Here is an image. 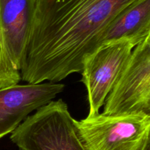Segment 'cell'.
I'll return each instance as SVG.
<instances>
[{"label":"cell","mask_w":150,"mask_h":150,"mask_svg":"<svg viewBox=\"0 0 150 150\" xmlns=\"http://www.w3.org/2000/svg\"><path fill=\"white\" fill-rule=\"evenodd\" d=\"M137 0H37L20 73L29 84L81 73L110 24Z\"/></svg>","instance_id":"obj_1"},{"label":"cell","mask_w":150,"mask_h":150,"mask_svg":"<svg viewBox=\"0 0 150 150\" xmlns=\"http://www.w3.org/2000/svg\"><path fill=\"white\" fill-rule=\"evenodd\" d=\"M19 150H86L68 105L52 100L29 116L11 134Z\"/></svg>","instance_id":"obj_2"},{"label":"cell","mask_w":150,"mask_h":150,"mask_svg":"<svg viewBox=\"0 0 150 150\" xmlns=\"http://www.w3.org/2000/svg\"><path fill=\"white\" fill-rule=\"evenodd\" d=\"M86 150H142L150 134V115L99 113L76 120Z\"/></svg>","instance_id":"obj_3"},{"label":"cell","mask_w":150,"mask_h":150,"mask_svg":"<svg viewBox=\"0 0 150 150\" xmlns=\"http://www.w3.org/2000/svg\"><path fill=\"white\" fill-rule=\"evenodd\" d=\"M134 47L127 40H117L101 44L85 56L81 71V81L87 91L88 116L100 113Z\"/></svg>","instance_id":"obj_4"},{"label":"cell","mask_w":150,"mask_h":150,"mask_svg":"<svg viewBox=\"0 0 150 150\" xmlns=\"http://www.w3.org/2000/svg\"><path fill=\"white\" fill-rule=\"evenodd\" d=\"M149 95L150 46L142 42L133 49L125 67L104 103L103 113L143 112Z\"/></svg>","instance_id":"obj_5"},{"label":"cell","mask_w":150,"mask_h":150,"mask_svg":"<svg viewBox=\"0 0 150 150\" xmlns=\"http://www.w3.org/2000/svg\"><path fill=\"white\" fill-rule=\"evenodd\" d=\"M64 85L43 82L0 89V139L11 134L31 113L54 100Z\"/></svg>","instance_id":"obj_6"},{"label":"cell","mask_w":150,"mask_h":150,"mask_svg":"<svg viewBox=\"0 0 150 150\" xmlns=\"http://www.w3.org/2000/svg\"><path fill=\"white\" fill-rule=\"evenodd\" d=\"M37 0H0V27L6 53L20 71Z\"/></svg>","instance_id":"obj_7"},{"label":"cell","mask_w":150,"mask_h":150,"mask_svg":"<svg viewBox=\"0 0 150 150\" xmlns=\"http://www.w3.org/2000/svg\"><path fill=\"white\" fill-rule=\"evenodd\" d=\"M150 33V0H137L125 8L103 34L99 46L125 39L136 46Z\"/></svg>","instance_id":"obj_8"},{"label":"cell","mask_w":150,"mask_h":150,"mask_svg":"<svg viewBox=\"0 0 150 150\" xmlns=\"http://www.w3.org/2000/svg\"><path fill=\"white\" fill-rule=\"evenodd\" d=\"M21 80L20 71L15 69L6 53L0 27V89L18 85Z\"/></svg>","instance_id":"obj_9"},{"label":"cell","mask_w":150,"mask_h":150,"mask_svg":"<svg viewBox=\"0 0 150 150\" xmlns=\"http://www.w3.org/2000/svg\"><path fill=\"white\" fill-rule=\"evenodd\" d=\"M144 113H147V114L150 115V95L148 97L147 101H146V104L144 106Z\"/></svg>","instance_id":"obj_10"},{"label":"cell","mask_w":150,"mask_h":150,"mask_svg":"<svg viewBox=\"0 0 150 150\" xmlns=\"http://www.w3.org/2000/svg\"><path fill=\"white\" fill-rule=\"evenodd\" d=\"M142 150H150V134L148 137L147 140H146V143H145L144 146Z\"/></svg>","instance_id":"obj_11"},{"label":"cell","mask_w":150,"mask_h":150,"mask_svg":"<svg viewBox=\"0 0 150 150\" xmlns=\"http://www.w3.org/2000/svg\"><path fill=\"white\" fill-rule=\"evenodd\" d=\"M142 42L145 43L146 44H147V45H149L150 46V33L149 34V35L147 36V38H146V39L144 40V41H142Z\"/></svg>","instance_id":"obj_12"}]
</instances>
